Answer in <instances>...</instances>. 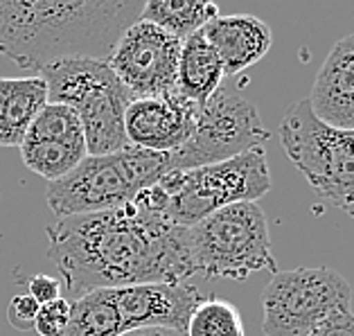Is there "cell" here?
I'll return each mask as SVG.
<instances>
[{"instance_id":"obj_19","label":"cell","mask_w":354,"mask_h":336,"mask_svg":"<svg viewBox=\"0 0 354 336\" xmlns=\"http://www.w3.org/2000/svg\"><path fill=\"white\" fill-rule=\"evenodd\" d=\"M185 332L187 336H244V323L235 305L208 296L189 316Z\"/></svg>"},{"instance_id":"obj_11","label":"cell","mask_w":354,"mask_h":336,"mask_svg":"<svg viewBox=\"0 0 354 336\" xmlns=\"http://www.w3.org/2000/svg\"><path fill=\"white\" fill-rule=\"evenodd\" d=\"M25 167L53 183L88 156L80 118L73 109L48 102L19 144Z\"/></svg>"},{"instance_id":"obj_17","label":"cell","mask_w":354,"mask_h":336,"mask_svg":"<svg viewBox=\"0 0 354 336\" xmlns=\"http://www.w3.org/2000/svg\"><path fill=\"white\" fill-rule=\"evenodd\" d=\"M223 64L214 48L205 41L203 32H196L180 43L176 68V93L196 106H203L223 80Z\"/></svg>"},{"instance_id":"obj_5","label":"cell","mask_w":354,"mask_h":336,"mask_svg":"<svg viewBox=\"0 0 354 336\" xmlns=\"http://www.w3.org/2000/svg\"><path fill=\"white\" fill-rule=\"evenodd\" d=\"M39 75L48 84V102L73 109L80 118L88 156L129 147L124 113L136 97L106 62L68 59L43 68Z\"/></svg>"},{"instance_id":"obj_4","label":"cell","mask_w":354,"mask_h":336,"mask_svg":"<svg viewBox=\"0 0 354 336\" xmlns=\"http://www.w3.org/2000/svg\"><path fill=\"white\" fill-rule=\"evenodd\" d=\"M167 171V153L129 144L104 156H86L73 171L48 183L46 199L59 219L106 212L129 205Z\"/></svg>"},{"instance_id":"obj_3","label":"cell","mask_w":354,"mask_h":336,"mask_svg":"<svg viewBox=\"0 0 354 336\" xmlns=\"http://www.w3.org/2000/svg\"><path fill=\"white\" fill-rule=\"evenodd\" d=\"M273 185L264 147L196 169H171L133 203L180 228H192L232 203H257Z\"/></svg>"},{"instance_id":"obj_10","label":"cell","mask_w":354,"mask_h":336,"mask_svg":"<svg viewBox=\"0 0 354 336\" xmlns=\"http://www.w3.org/2000/svg\"><path fill=\"white\" fill-rule=\"evenodd\" d=\"M180 43L156 25L138 19L120 34L106 64L133 97L174 93Z\"/></svg>"},{"instance_id":"obj_2","label":"cell","mask_w":354,"mask_h":336,"mask_svg":"<svg viewBox=\"0 0 354 336\" xmlns=\"http://www.w3.org/2000/svg\"><path fill=\"white\" fill-rule=\"evenodd\" d=\"M140 12L136 0H0V55L34 73L68 59L106 62Z\"/></svg>"},{"instance_id":"obj_6","label":"cell","mask_w":354,"mask_h":336,"mask_svg":"<svg viewBox=\"0 0 354 336\" xmlns=\"http://www.w3.org/2000/svg\"><path fill=\"white\" fill-rule=\"evenodd\" d=\"M280 140L316 194L354 219V129L321 122L300 100L282 118Z\"/></svg>"},{"instance_id":"obj_24","label":"cell","mask_w":354,"mask_h":336,"mask_svg":"<svg viewBox=\"0 0 354 336\" xmlns=\"http://www.w3.org/2000/svg\"><path fill=\"white\" fill-rule=\"evenodd\" d=\"M120 336H187L185 330H176V327H136V330L122 332Z\"/></svg>"},{"instance_id":"obj_7","label":"cell","mask_w":354,"mask_h":336,"mask_svg":"<svg viewBox=\"0 0 354 336\" xmlns=\"http://www.w3.org/2000/svg\"><path fill=\"white\" fill-rule=\"evenodd\" d=\"M187 230L194 271L205 278L246 280L260 271L278 273L269 223L257 203L226 205Z\"/></svg>"},{"instance_id":"obj_23","label":"cell","mask_w":354,"mask_h":336,"mask_svg":"<svg viewBox=\"0 0 354 336\" xmlns=\"http://www.w3.org/2000/svg\"><path fill=\"white\" fill-rule=\"evenodd\" d=\"M307 336H354V314L352 309L334 312L323 323H318Z\"/></svg>"},{"instance_id":"obj_14","label":"cell","mask_w":354,"mask_h":336,"mask_svg":"<svg viewBox=\"0 0 354 336\" xmlns=\"http://www.w3.org/2000/svg\"><path fill=\"white\" fill-rule=\"evenodd\" d=\"M314 115L336 129H354V34L327 55L307 97Z\"/></svg>"},{"instance_id":"obj_16","label":"cell","mask_w":354,"mask_h":336,"mask_svg":"<svg viewBox=\"0 0 354 336\" xmlns=\"http://www.w3.org/2000/svg\"><path fill=\"white\" fill-rule=\"evenodd\" d=\"M46 104L48 84L41 75L0 77V147H19Z\"/></svg>"},{"instance_id":"obj_18","label":"cell","mask_w":354,"mask_h":336,"mask_svg":"<svg viewBox=\"0 0 354 336\" xmlns=\"http://www.w3.org/2000/svg\"><path fill=\"white\" fill-rule=\"evenodd\" d=\"M217 16L219 7L205 0H149L142 3L140 21L156 25L178 41H185Z\"/></svg>"},{"instance_id":"obj_22","label":"cell","mask_w":354,"mask_h":336,"mask_svg":"<svg viewBox=\"0 0 354 336\" xmlns=\"http://www.w3.org/2000/svg\"><path fill=\"white\" fill-rule=\"evenodd\" d=\"M62 282L53 275L48 273H37L32 275L30 282H28V296L37 303L39 307L41 305H48V303H55V300L62 298Z\"/></svg>"},{"instance_id":"obj_20","label":"cell","mask_w":354,"mask_h":336,"mask_svg":"<svg viewBox=\"0 0 354 336\" xmlns=\"http://www.w3.org/2000/svg\"><path fill=\"white\" fill-rule=\"evenodd\" d=\"M71 323V300L59 298L55 303L41 305L34 318V332L39 336H64Z\"/></svg>"},{"instance_id":"obj_13","label":"cell","mask_w":354,"mask_h":336,"mask_svg":"<svg viewBox=\"0 0 354 336\" xmlns=\"http://www.w3.org/2000/svg\"><path fill=\"white\" fill-rule=\"evenodd\" d=\"M203 296L194 284H136V287L113 289V300L122 321V330L136 327H176L185 330L192 312Z\"/></svg>"},{"instance_id":"obj_12","label":"cell","mask_w":354,"mask_h":336,"mask_svg":"<svg viewBox=\"0 0 354 336\" xmlns=\"http://www.w3.org/2000/svg\"><path fill=\"white\" fill-rule=\"evenodd\" d=\"M198 106L174 93L136 97L124 113V133L131 147L171 153L189 140Z\"/></svg>"},{"instance_id":"obj_1","label":"cell","mask_w":354,"mask_h":336,"mask_svg":"<svg viewBox=\"0 0 354 336\" xmlns=\"http://www.w3.org/2000/svg\"><path fill=\"white\" fill-rule=\"evenodd\" d=\"M48 257L73 300L97 289L178 284L196 275L189 230L133 201L48 226Z\"/></svg>"},{"instance_id":"obj_9","label":"cell","mask_w":354,"mask_h":336,"mask_svg":"<svg viewBox=\"0 0 354 336\" xmlns=\"http://www.w3.org/2000/svg\"><path fill=\"white\" fill-rule=\"evenodd\" d=\"M271 133L264 127L260 111L244 95L219 86L217 93L198 106L194 131L185 144L169 156L171 169H196L214 162H223L264 147Z\"/></svg>"},{"instance_id":"obj_15","label":"cell","mask_w":354,"mask_h":336,"mask_svg":"<svg viewBox=\"0 0 354 336\" xmlns=\"http://www.w3.org/2000/svg\"><path fill=\"white\" fill-rule=\"evenodd\" d=\"M201 32L219 55L226 75L244 73L269 53L273 43L271 28L253 14L217 16Z\"/></svg>"},{"instance_id":"obj_8","label":"cell","mask_w":354,"mask_h":336,"mask_svg":"<svg viewBox=\"0 0 354 336\" xmlns=\"http://www.w3.org/2000/svg\"><path fill=\"white\" fill-rule=\"evenodd\" d=\"M350 305V282L327 266L278 271L262 291V330L266 336H307L327 316Z\"/></svg>"},{"instance_id":"obj_21","label":"cell","mask_w":354,"mask_h":336,"mask_svg":"<svg viewBox=\"0 0 354 336\" xmlns=\"http://www.w3.org/2000/svg\"><path fill=\"white\" fill-rule=\"evenodd\" d=\"M39 305L34 300L23 294V296H14L10 300V307H7V321L19 332H30L34 330V318H37Z\"/></svg>"}]
</instances>
